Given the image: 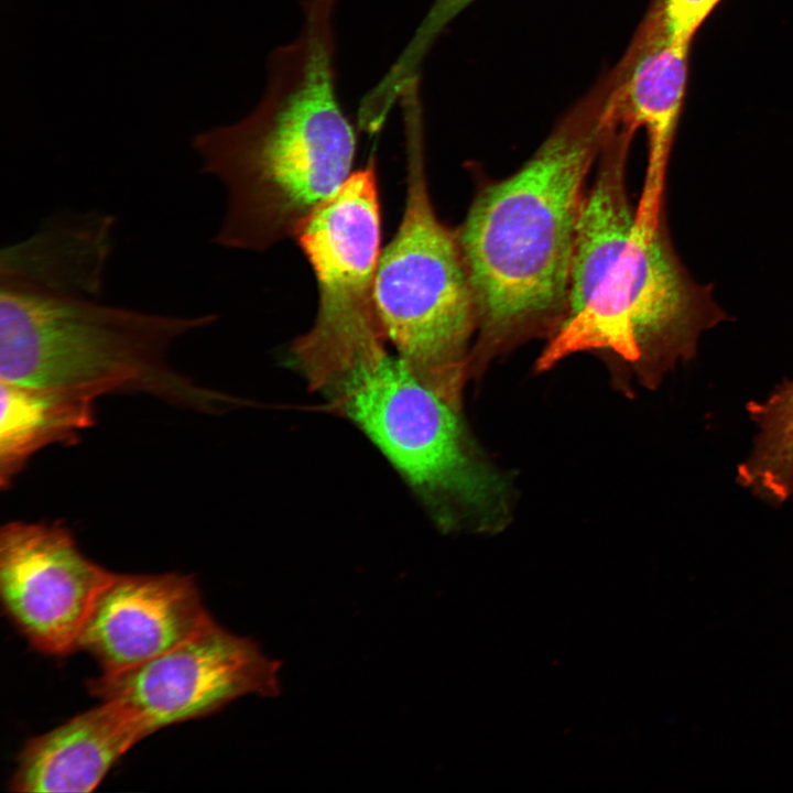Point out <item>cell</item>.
Listing matches in <instances>:
<instances>
[{
	"mask_svg": "<svg viewBox=\"0 0 793 793\" xmlns=\"http://www.w3.org/2000/svg\"><path fill=\"white\" fill-rule=\"evenodd\" d=\"M293 239L314 271L318 291L315 321L291 347L293 365L387 343L376 301L381 208L374 162L352 172Z\"/></svg>",
	"mask_w": 793,
	"mask_h": 793,
	"instance_id": "obj_7",
	"label": "cell"
},
{
	"mask_svg": "<svg viewBox=\"0 0 793 793\" xmlns=\"http://www.w3.org/2000/svg\"><path fill=\"white\" fill-rule=\"evenodd\" d=\"M115 225L102 211L55 213L29 237L2 249L0 281L102 296Z\"/></svg>",
	"mask_w": 793,
	"mask_h": 793,
	"instance_id": "obj_13",
	"label": "cell"
},
{
	"mask_svg": "<svg viewBox=\"0 0 793 793\" xmlns=\"http://www.w3.org/2000/svg\"><path fill=\"white\" fill-rule=\"evenodd\" d=\"M304 377L378 446L442 525L495 532L510 520L509 484L481 455L458 409L385 345Z\"/></svg>",
	"mask_w": 793,
	"mask_h": 793,
	"instance_id": "obj_5",
	"label": "cell"
},
{
	"mask_svg": "<svg viewBox=\"0 0 793 793\" xmlns=\"http://www.w3.org/2000/svg\"><path fill=\"white\" fill-rule=\"evenodd\" d=\"M688 44L670 35L659 4L631 47L617 86L608 96L616 115L648 137V164L637 217H663L666 170L684 100Z\"/></svg>",
	"mask_w": 793,
	"mask_h": 793,
	"instance_id": "obj_11",
	"label": "cell"
},
{
	"mask_svg": "<svg viewBox=\"0 0 793 793\" xmlns=\"http://www.w3.org/2000/svg\"><path fill=\"white\" fill-rule=\"evenodd\" d=\"M215 319L210 313H156L0 281V380L97 398L142 392L214 412L227 399L173 368L167 354L177 339Z\"/></svg>",
	"mask_w": 793,
	"mask_h": 793,
	"instance_id": "obj_4",
	"label": "cell"
},
{
	"mask_svg": "<svg viewBox=\"0 0 793 793\" xmlns=\"http://www.w3.org/2000/svg\"><path fill=\"white\" fill-rule=\"evenodd\" d=\"M472 0H435L412 37L376 87L380 96L397 100L419 79L421 65L445 26Z\"/></svg>",
	"mask_w": 793,
	"mask_h": 793,
	"instance_id": "obj_16",
	"label": "cell"
},
{
	"mask_svg": "<svg viewBox=\"0 0 793 793\" xmlns=\"http://www.w3.org/2000/svg\"><path fill=\"white\" fill-rule=\"evenodd\" d=\"M747 409L758 433L738 467V482L767 502L782 503L793 496V380Z\"/></svg>",
	"mask_w": 793,
	"mask_h": 793,
	"instance_id": "obj_15",
	"label": "cell"
},
{
	"mask_svg": "<svg viewBox=\"0 0 793 793\" xmlns=\"http://www.w3.org/2000/svg\"><path fill=\"white\" fill-rule=\"evenodd\" d=\"M213 618L192 575L113 574L96 597L77 649L119 672L181 644Z\"/></svg>",
	"mask_w": 793,
	"mask_h": 793,
	"instance_id": "obj_10",
	"label": "cell"
},
{
	"mask_svg": "<svg viewBox=\"0 0 793 793\" xmlns=\"http://www.w3.org/2000/svg\"><path fill=\"white\" fill-rule=\"evenodd\" d=\"M631 139L612 133L600 149L577 222L565 314L537 370L604 350L653 382L693 358L700 335L727 317L710 286L681 262L665 221L636 219L627 188Z\"/></svg>",
	"mask_w": 793,
	"mask_h": 793,
	"instance_id": "obj_2",
	"label": "cell"
},
{
	"mask_svg": "<svg viewBox=\"0 0 793 793\" xmlns=\"http://www.w3.org/2000/svg\"><path fill=\"white\" fill-rule=\"evenodd\" d=\"M606 100L584 101L517 172L481 186L456 230L477 314L470 368L561 324Z\"/></svg>",
	"mask_w": 793,
	"mask_h": 793,
	"instance_id": "obj_3",
	"label": "cell"
},
{
	"mask_svg": "<svg viewBox=\"0 0 793 793\" xmlns=\"http://www.w3.org/2000/svg\"><path fill=\"white\" fill-rule=\"evenodd\" d=\"M113 573L86 557L62 523L10 522L0 531V596L39 651L77 649L83 626Z\"/></svg>",
	"mask_w": 793,
	"mask_h": 793,
	"instance_id": "obj_9",
	"label": "cell"
},
{
	"mask_svg": "<svg viewBox=\"0 0 793 793\" xmlns=\"http://www.w3.org/2000/svg\"><path fill=\"white\" fill-rule=\"evenodd\" d=\"M150 732L126 706L102 700L25 743L9 782L13 792H90Z\"/></svg>",
	"mask_w": 793,
	"mask_h": 793,
	"instance_id": "obj_12",
	"label": "cell"
},
{
	"mask_svg": "<svg viewBox=\"0 0 793 793\" xmlns=\"http://www.w3.org/2000/svg\"><path fill=\"white\" fill-rule=\"evenodd\" d=\"M88 391L0 380V485L8 488L43 447L73 444L95 422Z\"/></svg>",
	"mask_w": 793,
	"mask_h": 793,
	"instance_id": "obj_14",
	"label": "cell"
},
{
	"mask_svg": "<svg viewBox=\"0 0 793 793\" xmlns=\"http://www.w3.org/2000/svg\"><path fill=\"white\" fill-rule=\"evenodd\" d=\"M405 204L381 251L376 301L388 341L410 371L459 409L477 314L457 232L437 217L426 177L422 107L403 106Z\"/></svg>",
	"mask_w": 793,
	"mask_h": 793,
	"instance_id": "obj_6",
	"label": "cell"
},
{
	"mask_svg": "<svg viewBox=\"0 0 793 793\" xmlns=\"http://www.w3.org/2000/svg\"><path fill=\"white\" fill-rule=\"evenodd\" d=\"M339 0H304L298 34L275 48L253 109L194 135L200 172L226 208L213 241L263 251L301 224L350 176L356 133L338 98L335 14Z\"/></svg>",
	"mask_w": 793,
	"mask_h": 793,
	"instance_id": "obj_1",
	"label": "cell"
},
{
	"mask_svg": "<svg viewBox=\"0 0 793 793\" xmlns=\"http://www.w3.org/2000/svg\"><path fill=\"white\" fill-rule=\"evenodd\" d=\"M280 664L251 640L214 619L194 636L146 662L87 682L101 700L130 709L150 734L213 714L248 695L279 694Z\"/></svg>",
	"mask_w": 793,
	"mask_h": 793,
	"instance_id": "obj_8",
	"label": "cell"
}]
</instances>
